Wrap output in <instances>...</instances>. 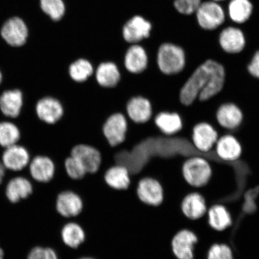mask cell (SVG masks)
Returning a JSON list of instances; mask_svg holds the SVG:
<instances>
[{"label": "cell", "instance_id": "obj_24", "mask_svg": "<svg viewBox=\"0 0 259 259\" xmlns=\"http://www.w3.org/2000/svg\"><path fill=\"white\" fill-rule=\"evenodd\" d=\"M95 76L100 86L112 89L118 85L121 75L117 65L112 61H105L97 67Z\"/></svg>", "mask_w": 259, "mask_h": 259}, {"label": "cell", "instance_id": "obj_38", "mask_svg": "<svg viewBox=\"0 0 259 259\" xmlns=\"http://www.w3.org/2000/svg\"><path fill=\"white\" fill-rule=\"evenodd\" d=\"M5 175V167L3 163H0V184H2Z\"/></svg>", "mask_w": 259, "mask_h": 259}, {"label": "cell", "instance_id": "obj_27", "mask_svg": "<svg viewBox=\"0 0 259 259\" xmlns=\"http://www.w3.org/2000/svg\"><path fill=\"white\" fill-rule=\"evenodd\" d=\"M23 106V95L19 90L6 91L0 96V109L8 117L16 118Z\"/></svg>", "mask_w": 259, "mask_h": 259}, {"label": "cell", "instance_id": "obj_19", "mask_svg": "<svg viewBox=\"0 0 259 259\" xmlns=\"http://www.w3.org/2000/svg\"><path fill=\"white\" fill-rule=\"evenodd\" d=\"M28 28L23 21L19 18L10 19L2 28V35L12 47H21L28 37Z\"/></svg>", "mask_w": 259, "mask_h": 259}, {"label": "cell", "instance_id": "obj_21", "mask_svg": "<svg viewBox=\"0 0 259 259\" xmlns=\"http://www.w3.org/2000/svg\"><path fill=\"white\" fill-rule=\"evenodd\" d=\"M149 58L147 51L138 44L130 45L125 52L124 64L125 69L130 73L139 74L147 69Z\"/></svg>", "mask_w": 259, "mask_h": 259}, {"label": "cell", "instance_id": "obj_40", "mask_svg": "<svg viewBox=\"0 0 259 259\" xmlns=\"http://www.w3.org/2000/svg\"><path fill=\"white\" fill-rule=\"evenodd\" d=\"M77 259H96L95 257H91V256H82Z\"/></svg>", "mask_w": 259, "mask_h": 259}, {"label": "cell", "instance_id": "obj_33", "mask_svg": "<svg viewBox=\"0 0 259 259\" xmlns=\"http://www.w3.org/2000/svg\"><path fill=\"white\" fill-rule=\"evenodd\" d=\"M64 167L67 176L73 180H82L87 174L82 163L72 155H70L69 157L66 158L64 163Z\"/></svg>", "mask_w": 259, "mask_h": 259}, {"label": "cell", "instance_id": "obj_20", "mask_svg": "<svg viewBox=\"0 0 259 259\" xmlns=\"http://www.w3.org/2000/svg\"><path fill=\"white\" fill-rule=\"evenodd\" d=\"M183 215L192 221H196L205 215L208 211L205 197L198 192L187 194L181 203Z\"/></svg>", "mask_w": 259, "mask_h": 259}, {"label": "cell", "instance_id": "obj_18", "mask_svg": "<svg viewBox=\"0 0 259 259\" xmlns=\"http://www.w3.org/2000/svg\"><path fill=\"white\" fill-rule=\"evenodd\" d=\"M153 121L161 134L166 137H174L183 131L182 116L175 111H161L153 116Z\"/></svg>", "mask_w": 259, "mask_h": 259}, {"label": "cell", "instance_id": "obj_7", "mask_svg": "<svg viewBox=\"0 0 259 259\" xmlns=\"http://www.w3.org/2000/svg\"><path fill=\"white\" fill-rule=\"evenodd\" d=\"M128 125L127 116L120 112L113 113L106 119L102 132L111 147H118L125 141Z\"/></svg>", "mask_w": 259, "mask_h": 259}, {"label": "cell", "instance_id": "obj_5", "mask_svg": "<svg viewBox=\"0 0 259 259\" xmlns=\"http://www.w3.org/2000/svg\"><path fill=\"white\" fill-rule=\"evenodd\" d=\"M195 13L199 25L206 31L215 30L225 21L224 10L218 2H201Z\"/></svg>", "mask_w": 259, "mask_h": 259}, {"label": "cell", "instance_id": "obj_9", "mask_svg": "<svg viewBox=\"0 0 259 259\" xmlns=\"http://www.w3.org/2000/svg\"><path fill=\"white\" fill-rule=\"evenodd\" d=\"M198 241L195 233L191 230H181L171 239V251L177 259H194V247Z\"/></svg>", "mask_w": 259, "mask_h": 259}, {"label": "cell", "instance_id": "obj_23", "mask_svg": "<svg viewBox=\"0 0 259 259\" xmlns=\"http://www.w3.org/2000/svg\"><path fill=\"white\" fill-rule=\"evenodd\" d=\"M30 154L25 148L14 145L6 148L3 154V164L5 168L13 171H20L29 163Z\"/></svg>", "mask_w": 259, "mask_h": 259}, {"label": "cell", "instance_id": "obj_29", "mask_svg": "<svg viewBox=\"0 0 259 259\" xmlns=\"http://www.w3.org/2000/svg\"><path fill=\"white\" fill-rule=\"evenodd\" d=\"M253 6L250 0H231L228 5L230 18L236 24H244L250 18Z\"/></svg>", "mask_w": 259, "mask_h": 259}, {"label": "cell", "instance_id": "obj_2", "mask_svg": "<svg viewBox=\"0 0 259 259\" xmlns=\"http://www.w3.org/2000/svg\"><path fill=\"white\" fill-rule=\"evenodd\" d=\"M156 61L162 73L166 76H176L185 69L187 54L180 45L165 42L158 48Z\"/></svg>", "mask_w": 259, "mask_h": 259}, {"label": "cell", "instance_id": "obj_41", "mask_svg": "<svg viewBox=\"0 0 259 259\" xmlns=\"http://www.w3.org/2000/svg\"><path fill=\"white\" fill-rule=\"evenodd\" d=\"M2 79H3L2 74V72H0V84H1V83L2 82Z\"/></svg>", "mask_w": 259, "mask_h": 259}, {"label": "cell", "instance_id": "obj_36", "mask_svg": "<svg viewBox=\"0 0 259 259\" xmlns=\"http://www.w3.org/2000/svg\"><path fill=\"white\" fill-rule=\"evenodd\" d=\"M200 3L201 0H174V6L180 14L190 15L195 13Z\"/></svg>", "mask_w": 259, "mask_h": 259}, {"label": "cell", "instance_id": "obj_14", "mask_svg": "<svg viewBox=\"0 0 259 259\" xmlns=\"http://www.w3.org/2000/svg\"><path fill=\"white\" fill-rule=\"evenodd\" d=\"M126 116L137 124H144L153 117V108L150 100L138 96L132 97L126 105Z\"/></svg>", "mask_w": 259, "mask_h": 259}, {"label": "cell", "instance_id": "obj_12", "mask_svg": "<svg viewBox=\"0 0 259 259\" xmlns=\"http://www.w3.org/2000/svg\"><path fill=\"white\" fill-rule=\"evenodd\" d=\"M35 114L40 121L47 124H54L64 115V108L59 100L53 96L41 97L35 104Z\"/></svg>", "mask_w": 259, "mask_h": 259}, {"label": "cell", "instance_id": "obj_10", "mask_svg": "<svg viewBox=\"0 0 259 259\" xmlns=\"http://www.w3.org/2000/svg\"><path fill=\"white\" fill-rule=\"evenodd\" d=\"M83 209L82 197L73 190H66L58 193L56 200V209L58 214L66 219L79 216Z\"/></svg>", "mask_w": 259, "mask_h": 259}, {"label": "cell", "instance_id": "obj_3", "mask_svg": "<svg viewBox=\"0 0 259 259\" xmlns=\"http://www.w3.org/2000/svg\"><path fill=\"white\" fill-rule=\"evenodd\" d=\"M181 170L184 180L194 188L206 186L212 176V168L208 160L197 155L184 161Z\"/></svg>", "mask_w": 259, "mask_h": 259}, {"label": "cell", "instance_id": "obj_42", "mask_svg": "<svg viewBox=\"0 0 259 259\" xmlns=\"http://www.w3.org/2000/svg\"><path fill=\"white\" fill-rule=\"evenodd\" d=\"M212 1L215 2H219L225 1V0H212Z\"/></svg>", "mask_w": 259, "mask_h": 259}, {"label": "cell", "instance_id": "obj_1", "mask_svg": "<svg viewBox=\"0 0 259 259\" xmlns=\"http://www.w3.org/2000/svg\"><path fill=\"white\" fill-rule=\"evenodd\" d=\"M226 71L219 61L208 59L194 69L181 87V105L189 106L198 100L206 102L219 95L225 85Z\"/></svg>", "mask_w": 259, "mask_h": 259}, {"label": "cell", "instance_id": "obj_4", "mask_svg": "<svg viewBox=\"0 0 259 259\" xmlns=\"http://www.w3.org/2000/svg\"><path fill=\"white\" fill-rule=\"evenodd\" d=\"M136 192L139 200L146 205L157 207L164 202V187L157 178L142 177L138 181Z\"/></svg>", "mask_w": 259, "mask_h": 259}, {"label": "cell", "instance_id": "obj_37", "mask_svg": "<svg viewBox=\"0 0 259 259\" xmlns=\"http://www.w3.org/2000/svg\"><path fill=\"white\" fill-rule=\"evenodd\" d=\"M247 70L252 77L259 80V49L255 52L249 61Z\"/></svg>", "mask_w": 259, "mask_h": 259}, {"label": "cell", "instance_id": "obj_31", "mask_svg": "<svg viewBox=\"0 0 259 259\" xmlns=\"http://www.w3.org/2000/svg\"><path fill=\"white\" fill-rule=\"evenodd\" d=\"M17 126L10 122H0V145L8 148L17 143L20 139Z\"/></svg>", "mask_w": 259, "mask_h": 259}, {"label": "cell", "instance_id": "obj_8", "mask_svg": "<svg viewBox=\"0 0 259 259\" xmlns=\"http://www.w3.org/2000/svg\"><path fill=\"white\" fill-rule=\"evenodd\" d=\"M215 121L220 127L228 132L235 131L244 121V116L240 107L234 102L222 103L216 110Z\"/></svg>", "mask_w": 259, "mask_h": 259}, {"label": "cell", "instance_id": "obj_25", "mask_svg": "<svg viewBox=\"0 0 259 259\" xmlns=\"http://www.w3.org/2000/svg\"><path fill=\"white\" fill-rule=\"evenodd\" d=\"M61 238L63 244L72 249L78 248L86 239V233L79 223L69 219L61 230Z\"/></svg>", "mask_w": 259, "mask_h": 259}, {"label": "cell", "instance_id": "obj_32", "mask_svg": "<svg viewBox=\"0 0 259 259\" xmlns=\"http://www.w3.org/2000/svg\"><path fill=\"white\" fill-rule=\"evenodd\" d=\"M40 6L42 11L55 21L61 20L66 12L63 0H40Z\"/></svg>", "mask_w": 259, "mask_h": 259}, {"label": "cell", "instance_id": "obj_30", "mask_svg": "<svg viewBox=\"0 0 259 259\" xmlns=\"http://www.w3.org/2000/svg\"><path fill=\"white\" fill-rule=\"evenodd\" d=\"M95 69L90 61L80 58L74 61L69 67V74L74 82H85L95 74Z\"/></svg>", "mask_w": 259, "mask_h": 259}, {"label": "cell", "instance_id": "obj_35", "mask_svg": "<svg viewBox=\"0 0 259 259\" xmlns=\"http://www.w3.org/2000/svg\"><path fill=\"white\" fill-rule=\"evenodd\" d=\"M27 259H59V257L54 248L46 246L37 245L29 252Z\"/></svg>", "mask_w": 259, "mask_h": 259}, {"label": "cell", "instance_id": "obj_17", "mask_svg": "<svg viewBox=\"0 0 259 259\" xmlns=\"http://www.w3.org/2000/svg\"><path fill=\"white\" fill-rule=\"evenodd\" d=\"M56 166L50 157L37 155L30 162V173L32 179L39 184H47L54 179Z\"/></svg>", "mask_w": 259, "mask_h": 259}, {"label": "cell", "instance_id": "obj_28", "mask_svg": "<svg viewBox=\"0 0 259 259\" xmlns=\"http://www.w3.org/2000/svg\"><path fill=\"white\" fill-rule=\"evenodd\" d=\"M209 226L214 231L223 232L232 225L231 213L224 205L215 204L210 207L207 211Z\"/></svg>", "mask_w": 259, "mask_h": 259}, {"label": "cell", "instance_id": "obj_6", "mask_svg": "<svg viewBox=\"0 0 259 259\" xmlns=\"http://www.w3.org/2000/svg\"><path fill=\"white\" fill-rule=\"evenodd\" d=\"M219 137V131L215 126L207 121L196 123L191 134L194 147L202 153H209L212 150Z\"/></svg>", "mask_w": 259, "mask_h": 259}, {"label": "cell", "instance_id": "obj_16", "mask_svg": "<svg viewBox=\"0 0 259 259\" xmlns=\"http://www.w3.org/2000/svg\"><path fill=\"white\" fill-rule=\"evenodd\" d=\"M219 44L222 50L229 55L240 54L245 50L246 38L244 32L237 27H226L220 32Z\"/></svg>", "mask_w": 259, "mask_h": 259}, {"label": "cell", "instance_id": "obj_26", "mask_svg": "<svg viewBox=\"0 0 259 259\" xmlns=\"http://www.w3.org/2000/svg\"><path fill=\"white\" fill-rule=\"evenodd\" d=\"M34 192L33 186L27 178L16 177L9 181L6 189V195L10 202L18 203L28 198Z\"/></svg>", "mask_w": 259, "mask_h": 259}, {"label": "cell", "instance_id": "obj_13", "mask_svg": "<svg viewBox=\"0 0 259 259\" xmlns=\"http://www.w3.org/2000/svg\"><path fill=\"white\" fill-rule=\"evenodd\" d=\"M72 156L75 157L83 165L87 174H95L99 171L102 163V155L98 149L88 144L74 146L71 151Z\"/></svg>", "mask_w": 259, "mask_h": 259}, {"label": "cell", "instance_id": "obj_39", "mask_svg": "<svg viewBox=\"0 0 259 259\" xmlns=\"http://www.w3.org/2000/svg\"><path fill=\"white\" fill-rule=\"evenodd\" d=\"M4 251H3V249L0 247V259H3L4 258Z\"/></svg>", "mask_w": 259, "mask_h": 259}, {"label": "cell", "instance_id": "obj_34", "mask_svg": "<svg viewBox=\"0 0 259 259\" xmlns=\"http://www.w3.org/2000/svg\"><path fill=\"white\" fill-rule=\"evenodd\" d=\"M207 259H234V252L228 245L215 243L209 248Z\"/></svg>", "mask_w": 259, "mask_h": 259}, {"label": "cell", "instance_id": "obj_15", "mask_svg": "<svg viewBox=\"0 0 259 259\" xmlns=\"http://www.w3.org/2000/svg\"><path fill=\"white\" fill-rule=\"evenodd\" d=\"M215 150L220 159L227 162L237 161L243 153L241 142L234 134L228 132L219 137Z\"/></svg>", "mask_w": 259, "mask_h": 259}, {"label": "cell", "instance_id": "obj_11", "mask_svg": "<svg viewBox=\"0 0 259 259\" xmlns=\"http://www.w3.org/2000/svg\"><path fill=\"white\" fill-rule=\"evenodd\" d=\"M152 25L141 16L137 15L130 19L122 28V36L129 45L138 44L150 38Z\"/></svg>", "mask_w": 259, "mask_h": 259}, {"label": "cell", "instance_id": "obj_22", "mask_svg": "<svg viewBox=\"0 0 259 259\" xmlns=\"http://www.w3.org/2000/svg\"><path fill=\"white\" fill-rule=\"evenodd\" d=\"M105 182L111 189L117 191L127 190L131 185L132 175L127 167L115 164L105 171Z\"/></svg>", "mask_w": 259, "mask_h": 259}]
</instances>
